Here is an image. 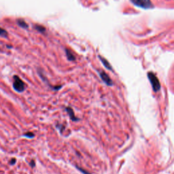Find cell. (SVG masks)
<instances>
[{
    "instance_id": "5b68a950",
    "label": "cell",
    "mask_w": 174,
    "mask_h": 174,
    "mask_svg": "<svg viewBox=\"0 0 174 174\" xmlns=\"http://www.w3.org/2000/svg\"><path fill=\"white\" fill-rule=\"evenodd\" d=\"M98 57L99 59V60L101 61L102 64L104 65V66L105 67L106 69L110 70V71H112V72H113L112 67L111 64L109 63V61L106 59L105 58H104V57H102V56H101V55H98Z\"/></svg>"
},
{
    "instance_id": "9c48e42d",
    "label": "cell",
    "mask_w": 174,
    "mask_h": 174,
    "mask_svg": "<svg viewBox=\"0 0 174 174\" xmlns=\"http://www.w3.org/2000/svg\"><path fill=\"white\" fill-rule=\"evenodd\" d=\"M16 23H17L18 25H19L20 27L23 28V29H28L29 28V25L25 21V20L21 19H17Z\"/></svg>"
},
{
    "instance_id": "8fae6325",
    "label": "cell",
    "mask_w": 174,
    "mask_h": 174,
    "mask_svg": "<svg viewBox=\"0 0 174 174\" xmlns=\"http://www.w3.org/2000/svg\"><path fill=\"white\" fill-rule=\"evenodd\" d=\"M23 136L25 137L29 138V139H31V138H34L35 137V135H34V133L27 132V133H25L23 135Z\"/></svg>"
},
{
    "instance_id": "9a60e30c",
    "label": "cell",
    "mask_w": 174,
    "mask_h": 174,
    "mask_svg": "<svg viewBox=\"0 0 174 174\" xmlns=\"http://www.w3.org/2000/svg\"><path fill=\"white\" fill-rule=\"evenodd\" d=\"M29 165H30V166L31 167H34L35 166V161L34 160H32L31 162H30V163H29Z\"/></svg>"
},
{
    "instance_id": "7c38bea8",
    "label": "cell",
    "mask_w": 174,
    "mask_h": 174,
    "mask_svg": "<svg viewBox=\"0 0 174 174\" xmlns=\"http://www.w3.org/2000/svg\"><path fill=\"white\" fill-rule=\"evenodd\" d=\"M76 167L77 168V169H78V170H80V172L83 173V174H91V173H88L87 171H86V170H84L83 169H82V168H80V167H79L78 166H76Z\"/></svg>"
},
{
    "instance_id": "277c9868",
    "label": "cell",
    "mask_w": 174,
    "mask_h": 174,
    "mask_svg": "<svg viewBox=\"0 0 174 174\" xmlns=\"http://www.w3.org/2000/svg\"><path fill=\"white\" fill-rule=\"evenodd\" d=\"M99 74L100 78H101L103 82H104L106 85H108V86H110V87L113 86L114 82L112 81V80L110 78V76H109L107 73L104 72V71H99Z\"/></svg>"
},
{
    "instance_id": "5bb4252c",
    "label": "cell",
    "mask_w": 174,
    "mask_h": 174,
    "mask_svg": "<svg viewBox=\"0 0 174 174\" xmlns=\"http://www.w3.org/2000/svg\"><path fill=\"white\" fill-rule=\"evenodd\" d=\"M16 160L15 158H12L10 162V164L12 165H14V164L16 163Z\"/></svg>"
},
{
    "instance_id": "3957f363",
    "label": "cell",
    "mask_w": 174,
    "mask_h": 174,
    "mask_svg": "<svg viewBox=\"0 0 174 174\" xmlns=\"http://www.w3.org/2000/svg\"><path fill=\"white\" fill-rule=\"evenodd\" d=\"M13 88L18 93H23L25 90L26 84L19 76H13Z\"/></svg>"
},
{
    "instance_id": "30bf717a",
    "label": "cell",
    "mask_w": 174,
    "mask_h": 174,
    "mask_svg": "<svg viewBox=\"0 0 174 174\" xmlns=\"http://www.w3.org/2000/svg\"><path fill=\"white\" fill-rule=\"evenodd\" d=\"M8 35V31L5 30V29L2 28L1 27H0V36L4 37H7Z\"/></svg>"
},
{
    "instance_id": "6da1fadb",
    "label": "cell",
    "mask_w": 174,
    "mask_h": 174,
    "mask_svg": "<svg viewBox=\"0 0 174 174\" xmlns=\"http://www.w3.org/2000/svg\"><path fill=\"white\" fill-rule=\"evenodd\" d=\"M129 1L136 7L144 9V10H148V9L154 8L151 0H129Z\"/></svg>"
},
{
    "instance_id": "52a82bcc",
    "label": "cell",
    "mask_w": 174,
    "mask_h": 174,
    "mask_svg": "<svg viewBox=\"0 0 174 174\" xmlns=\"http://www.w3.org/2000/svg\"><path fill=\"white\" fill-rule=\"evenodd\" d=\"M65 52H66V57L67 59V60L69 61H76V57L75 55H73V53L70 51L68 48L65 49Z\"/></svg>"
},
{
    "instance_id": "7a4b0ae2",
    "label": "cell",
    "mask_w": 174,
    "mask_h": 174,
    "mask_svg": "<svg viewBox=\"0 0 174 174\" xmlns=\"http://www.w3.org/2000/svg\"><path fill=\"white\" fill-rule=\"evenodd\" d=\"M147 76H148V78L149 79L150 84H151L153 91H154V92H158V91L161 89V87L160 81H159L157 76L155 75L154 73L152 72H149Z\"/></svg>"
},
{
    "instance_id": "ba28073f",
    "label": "cell",
    "mask_w": 174,
    "mask_h": 174,
    "mask_svg": "<svg viewBox=\"0 0 174 174\" xmlns=\"http://www.w3.org/2000/svg\"><path fill=\"white\" fill-rule=\"evenodd\" d=\"M34 29L36 30L37 32H39L40 34H45L46 33V29L45 27H44L41 25H38V24H35L34 25Z\"/></svg>"
},
{
    "instance_id": "4fadbf2b",
    "label": "cell",
    "mask_w": 174,
    "mask_h": 174,
    "mask_svg": "<svg viewBox=\"0 0 174 174\" xmlns=\"http://www.w3.org/2000/svg\"><path fill=\"white\" fill-rule=\"evenodd\" d=\"M57 127H59L58 129H59L61 133H63V129H65V126L63 125H60L59 126H57Z\"/></svg>"
},
{
    "instance_id": "8992f818",
    "label": "cell",
    "mask_w": 174,
    "mask_h": 174,
    "mask_svg": "<svg viewBox=\"0 0 174 174\" xmlns=\"http://www.w3.org/2000/svg\"><path fill=\"white\" fill-rule=\"evenodd\" d=\"M66 112H67V113L68 114L69 116V118H70V119L72 120V121L76 122V121H78V120H80V119H78V118L75 116L74 112H73V109H72V108L67 107V108H66Z\"/></svg>"
}]
</instances>
